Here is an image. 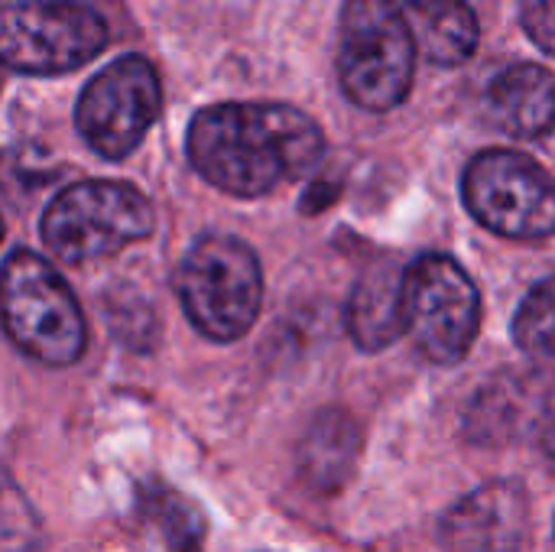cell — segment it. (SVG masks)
Instances as JSON below:
<instances>
[{"instance_id": "cell-1", "label": "cell", "mask_w": 555, "mask_h": 552, "mask_svg": "<svg viewBox=\"0 0 555 552\" xmlns=\"http://www.w3.org/2000/svg\"><path fill=\"white\" fill-rule=\"evenodd\" d=\"M195 172L237 198H260L312 172L325 153L319 124L289 104L228 101L202 107L185 137Z\"/></svg>"}, {"instance_id": "cell-2", "label": "cell", "mask_w": 555, "mask_h": 552, "mask_svg": "<svg viewBox=\"0 0 555 552\" xmlns=\"http://www.w3.org/2000/svg\"><path fill=\"white\" fill-rule=\"evenodd\" d=\"M0 329L46 368H68L88 348V325L65 277L33 251L0 264Z\"/></svg>"}, {"instance_id": "cell-3", "label": "cell", "mask_w": 555, "mask_h": 552, "mask_svg": "<svg viewBox=\"0 0 555 552\" xmlns=\"http://www.w3.org/2000/svg\"><path fill=\"white\" fill-rule=\"evenodd\" d=\"M176 296L205 338L237 342L254 329L263 303V270L254 247L231 234L198 238L179 260Z\"/></svg>"}, {"instance_id": "cell-4", "label": "cell", "mask_w": 555, "mask_h": 552, "mask_svg": "<svg viewBox=\"0 0 555 552\" xmlns=\"http://www.w3.org/2000/svg\"><path fill=\"white\" fill-rule=\"evenodd\" d=\"M39 228L52 257L78 267L146 241L156 228V211L130 182L88 179L62 189L49 202Z\"/></svg>"}, {"instance_id": "cell-5", "label": "cell", "mask_w": 555, "mask_h": 552, "mask_svg": "<svg viewBox=\"0 0 555 552\" xmlns=\"http://www.w3.org/2000/svg\"><path fill=\"white\" fill-rule=\"evenodd\" d=\"M416 72V42L390 0H348L338 23V81L364 111H393L406 101Z\"/></svg>"}, {"instance_id": "cell-6", "label": "cell", "mask_w": 555, "mask_h": 552, "mask_svg": "<svg viewBox=\"0 0 555 552\" xmlns=\"http://www.w3.org/2000/svg\"><path fill=\"white\" fill-rule=\"evenodd\" d=\"M107 23L78 0L0 7V65L20 75H65L107 49Z\"/></svg>"}, {"instance_id": "cell-7", "label": "cell", "mask_w": 555, "mask_h": 552, "mask_svg": "<svg viewBox=\"0 0 555 552\" xmlns=\"http://www.w3.org/2000/svg\"><path fill=\"white\" fill-rule=\"evenodd\" d=\"M481 329V293L468 270L446 257L426 254L403 273V332L433 364H459Z\"/></svg>"}, {"instance_id": "cell-8", "label": "cell", "mask_w": 555, "mask_h": 552, "mask_svg": "<svg viewBox=\"0 0 555 552\" xmlns=\"http://www.w3.org/2000/svg\"><path fill=\"white\" fill-rule=\"evenodd\" d=\"M462 195L475 221L501 238L543 241L555 234V179L524 153H478L465 169Z\"/></svg>"}, {"instance_id": "cell-9", "label": "cell", "mask_w": 555, "mask_h": 552, "mask_svg": "<svg viewBox=\"0 0 555 552\" xmlns=\"http://www.w3.org/2000/svg\"><path fill=\"white\" fill-rule=\"evenodd\" d=\"M163 111V85L150 59L120 55L78 94L75 127L104 159L130 156Z\"/></svg>"}, {"instance_id": "cell-10", "label": "cell", "mask_w": 555, "mask_h": 552, "mask_svg": "<svg viewBox=\"0 0 555 552\" xmlns=\"http://www.w3.org/2000/svg\"><path fill=\"white\" fill-rule=\"evenodd\" d=\"M527 534V501L514 485H488L459 501L442 521L452 552H517Z\"/></svg>"}, {"instance_id": "cell-11", "label": "cell", "mask_w": 555, "mask_h": 552, "mask_svg": "<svg viewBox=\"0 0 555 552\" xmlns=\"http://www.w3.org/2000/svg\"><path fill=\"white\" fill-rule=\"evenodd\" d=\"M488 111L511 137H550L555 130V75L533 62L501 72L488 88Z\"/></svg>"}, {"instance_id": "cell-12", "label": "cell", "mask_w": 555, "mask_h": 552, "mask_svg": "<svg viewBox=\"0 0 555 552\" xmlns=\"http://www.w3.org/2000/svg\"><path fill=\"white\" fill-rule=\"evenodd\" d=\"M403 273L400 264H374L361 273L348 299V332L361 351H384L403 332Z\"/></svg>"}, {"instance_id": "cell-13", "label": "cell", "mask_w": 555, "mask_h": 552, "mask_svg": "<svg viewBox=\"0 0 555 552\" xmlns=\"http://www.w3.org/2000/svg\"><path fill=\"white\" fill-rule=\"evenodd\" d=\"M416 52L436 65H462L478 49V16L468 0H390Z\"/></svg>"}, {"instance_id": "cell-14", "label": "cell", "mask_w": 555, "mask_h": 552, "mask_svg": "<svg viewBox=\"0 0 555 552\" xmlns=\"http://www.w3.org/2000/svg\"><path fill=\"white\" fill-rule=\"evenodd\" d=\"M361 455V429L341 410H325L312 420L299 442V472L309 488L335 495L354 475Z\"/></svg>"}, {"instance_id": "cell-15", "label": "cell", "mask_w": 555, "mask_h": 552, "mask_svg": "<svg viewBox=\"0 0 555 552\" xmlns=\"http://www.w3.org/2000/svg\"><path fill=\"white\" fill-rule=\"evenodd\" d=\"M146 508L172 552H198L202 540H205V517L185 495L156 488L146 498Z\"/></svg>"}, {"instance_id": "cell-16", "label": "cell", "mask_w": 555, "mask_h": 552, "mask_svg": "<svg viewBox=\"0 0 555 552\" xmlns=\"http://www.w3.org/2000/svg\"><path fill=\"white\" fill-rule=\"evenodd\" d=\"M514 338L527 355L555 358V277L530 290L514 319Z\"/></svg>"}, {"instance_id": "cell-17", "label": "cell", "mask_w": 555, "mask_h": 552, "mask_svg": "<svg viewBox=\"0 0 555 552\" xmlns=\"http://www.w3.org/2000/svg\"><path fill=\"white\" fill-rule=\"evenodd\" d=\"M520 20H524V29L530 33V39L543 52L555 55V0H524Z\"/></svg>"}, {"instance_id": "cell-18", "label": "cell", "mask_w": 555, "mask_h": 552, "mask_svg": "<svg viewBox=\"0 0 555 552\" xmlns=\"http://www.w3.org/2000/svg\"><path fill=\"white\" fill-rule=\"evenodd\" d=\"M543 452H546V459L555 465V423H550V429L543 433Z\"/></svg>"}, {"instance_id": "cell-19", "label": "cell", "mask_w": 555, "mask_h": 552, "mask_svg": "<svg viewBox=\"0 0 555 552\" xmlns=\"http://www.w3.org/2000/svg\"><path fill=\"white\" fill-rule=\"evenodd\" d=\"M0 238H3V218H0Z\"/></svg>"}, {"instance_id": "cell-20", "label": "cell", "mask_w": 555, "mask_h": 552, "mask_svg": "<svg viewBox=\"0 0 555 552\" xmlns=\"http://www.w3.org/2000/svg\"><path fill=\"white\" fill-rule=\"evenodd\" d=\"M0 81H3V78H0Z\"/></svg>"}]
</instances>
